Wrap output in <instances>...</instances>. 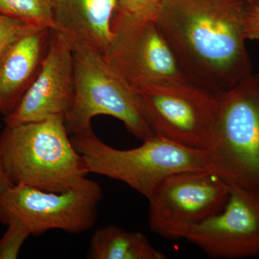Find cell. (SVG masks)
Listing matches in <instances>:
<instances>
[{
  "mask_svg": "<svg viewBox=\"0 0 259 259\" xmlns=\"http://www.w3.org/2000/svg\"><path fill=\"white\" fill-rule=\"evenodd\" d=\"M250 0H163L155 20L186 81L218 97L253 74Z\"/></svg>",
  "mask_w": 259,
  "mask_h": 259,
  "instance_id": "cell-1",
  "label": "cell"
},
{
  "mask_svg": "<svg viewBox=\"0 0 259 259\" xmlns=\"http://www.w3.org/2000/svg\"><path fill=\"white\" fill-rule=\"evenodd\" d=\"M65 125L64 116L5 125L0 134V169L13 185L64 192L89 175Z\"/></svg>",
  "mask_w": 259,
  "mask_h": 259,
  "instance_id": "cell-2",
  "label": "cell"
},
{
  "mask_svg": "<svg viewBox=\"0 0 259 259\" xmlns=\"http://www.w3.org/2000/svg\"><path fill=\"white\" fill-rule=\"evenodd\" d=\"M71 140L88 174L123 182L147 199L172 174L190 170L217 172L209 151L185 147L156 136L128 150L108 146L93 131L72 135Z\"/></svg>",
  "mask_w": 259,
  "mask_h": 259,
  "instance_id": "cell-3",
  "label": "cell"
},
{
  "mask_svg": "<svg viewBox=\"0 0 259 259\" xmlns=\"http://www.w3.org/2000/svg\"><path fill=\"white\" fill-rule=\"evenodd\" d=\"M71 47L74 97L64 115L70 136L91 132L92 121L96 116L108 115L121 121L141 141L154 136L145 117L139 93L110 67L103 54L90 47Z\"/></svg>",
  "mask_w": 259,
  "mask_h": 259,
  "instance_id": "cell-4",
  "label": "cell"
},
{
  "mask_svg": "<svg viewBox=\"0 0 259 259\" xmlns=\"http://www.w3.org/2000/svg\"><path fill=\"white\" fill-rule=\"evenodd\" d=\"M209 150L216 171L230 184L259 193V74L219 97Z\"/></svg>",
  "mask_w": 259,
  "mask_h": 259,
  "instance_id": "cell-5",
  "label": "cell"
},
{
  "mask_svg": "<svg viewBox=\"0 0 259 259\" xmlns=\"http://www.w3.org/2000/svg\"><path fill=\"white\" fill-rule=\"evenodd\" d=\"M137 93L154 136L187 148L210 149L219 97L186 81L150 85Z\"/></svg>",
  "mask_w": 259,
  "mask_h": 259,
  "instance_id": "cell-6",
  "label": "cell"
},
{
  "mask_svg": "<svg viewBox=\"0 0 259 259\" xmlns=\"http://www.w3.org/2000/svg\"><path fill=\"white\" fill-rule=\"evenodd\" d=\"M102 198L100 185L88 178L60 193L13 185L0 192V223L18 220L28 227L32 236L51 230L79 234L96 224Z\"/></svg>",
  "mask_w": 259,
  "mask_h": 259,
  "instance_id": "cell-7",
  "label": "cell"
},
{
  "mask_svg": "<svg viewBox=\"0 0 259 259\" xmlns=\"http://www.w3.org/2000/svg\"><path fill=\"white\" fill-rule=\"evenodd\" d=\"M231 184L215 171L190 170L166 177L148 200V223L171 239L182 227L202 222L226 207Z\"/></svg>",
  "mask_w": 259,
  "mask_h": 259,
  "instance_id": "cell-8",
  "label": "cell"
},
{
  "mask_svg": "<svg viewBox=\"0 0 259 259\" xmlns=\"http://www.w3.org/2000/svg\"><path fill=\"white\" fill-rule=\"evenodd\" d=\"M112 25L113 37L104 56L136 91L150 85L186 81L154 21L113 18Z\"/></svg>",
  "mask_w": 259,
  "mask_h": 259,
  "instance_id": "cell-9",
  "label": "cell"
},
{
  "mask_svg": "<svg viewBox=\"0 0 259 259\" xmlns=\"http://www.w3.org/2000/svg\"><path fill=\"white\" fill-rule=\"evenodd\" d=\"M184 239L214 258L259 256V193L231 184L221 212L202 222L182 227L171 240Z\"/></svg>",
  "mask_w": 259,
  "mask_h": 259,
  "instance_id": "cell-10",
  "label": "cell"
},
{
  "mask_svg": "<svg viewBox=\"0 0 259 259\" xmlns=\"http://www.w3.org/2000/svg\"><path fill=\"white\" fill-rule=\"evenodd\" d=\"M74 97L72 47L60 32L52 30L50 46L40 72L15 110L5 117V125L64 116L71 108Z\"/></svg>",
  "mask_w": 259,
  "mask_h": 259,
  "instance_id": "cell-11",
  "label": "cell"
},
{
  "mask_svg": "<svg viewBox=\"0 0 259 259\" xmlns=\"http://www.w3.org/2000/svg\"><path fill=\"white\" fill-rule=\"evenodd\" d=\"M52 30L38 28L22 35L0 58V113L15 110L40 72L50 46Z\"/></svg>",
  "mask_w": 259,
  "mask_h": 259,
  "instance_id": "cell-12",
  "label": "cell"
},
{
  "mask_svg": "<svg viewBox=\"0 0 259 259\" xmlns=\"http://www.w3.org/2000/svg\"><path fill=\"white\" fill-rule=\"evenodd\" d=\"M117 0H55L54 30L71 46L92 48L102 54L113 37Z\"/></svg>",
  "mask_w": 259,
  "mask_h": 259,
  "instance_id": "cell-13",
  "label": "cell"
},
{
  "mask_svg": "<svg viewBox=\"0 0 259 259\" xmlns=\"http://www.w3.org/2000/svg\"><path fill=\"white\" fill-rule=\"evenodd\" d=\"M88 255L92 259L167 258L143 233L115 226L103 227L94 233Z\"/></svg>",
  "mask_w": 259,
  "mask_h": 259,
  "instance_id": "cell-14",
  "label": "cell"
},
{
  "mask_svg": "<svg viewBox=\"0 0 259 259\" xmlns=\"http://www.w3.org/2000/svg\"><path fill=\"white\" fill-rule=\"evenodd\" d=\"M54 8L55 0H0V14L51 30L55 28Z\"/></svg>",
  "mask_w": 259,
  "mask_h": 259,
  "instance_id": "cell-15",
  "label": "cell"
},
{
  "mask_svg": "<svg viewBox=\"0 0 259 259\" xmlns=\"http://www.w3.org/2000/svg\"><path fill=\"white\" fill-rule=\"evenodd\" d=\"M163 0H117L113 18L134 22L154 21Z\"/></svg>",
  "mask_w": 259,
  "mask_h": 259,
  "instance_id": "cell-16",
  "label": "cell"
},
{
  "mask_svg": "<svg viewBox=\"0 0 259 259\" xmlns=\"http://www.w3.org/2000/svg\"><path fill=\"white\" fill-rule=\"evenodd\" d=\"M6 224L8 228L0 239V259H16L31 232L18 220L10 219Z\"/></svg>",
  "mask_w": 259,
  "mask_h": 259,
  "instance_id": "cell-17",
  "label": "cell"
},
{
  "mask_svg": "<svg viewBox=\"0 0 259 259\" xmlns=\"http://www.w3.org/2000/svg\"><path fill=\"white\" fill-rule=\"evenodd\" d=\"M36 28L38 27L0 14V58L15 40Z\"/></svg>",
  "mask_w": 259,
  "mask_h": 259,
  "instance_id": "cell-18",
  "label": "cell"
},
{
  "mask_svg": "<svg viewBox=\"0 0 259 259\" xmlns=\"http://www.w3.org/2000/svg\"><path fill=\"white\" fill-rule=\"evenodd\" d=\"M247 40H259V7H253L248 19L246 27Z\"/></svg>",
  "mask_w": 259,
  "mask_h": 259,
  "instance_id": "cell-19",
  "label": "cell"
},
{
  "mask_svg": "<svg viewBox=\"0 0 259 259\" xmlns=\"http://www.w3.org/2000/svg\"><path fill=\"white\" fill-rule=\"evenodd\" d=\"M13 186V184L8 180L4 173L0 169V192L6 190L7 189Z\"/></svg>",
  "mask_w": 259,
  "mask_h": 259,
  "instance_id": "cell-20",
  "label": "cell"
},
{
  "mask_svg": "<svg viewBox=\"0 0 259 259\" xmlns=\"http://www.w3.org/2000/svg\"><path fill=\"white\" fill-rule=\"evenodd\" d=\"M250 3L254 7H259V0H250Z\"/></svg>",
  "mask_w": 259,
  "mask_h": 259,
  "instance_id": "cell-21",
  "label": "cell"
}]
</instances>
